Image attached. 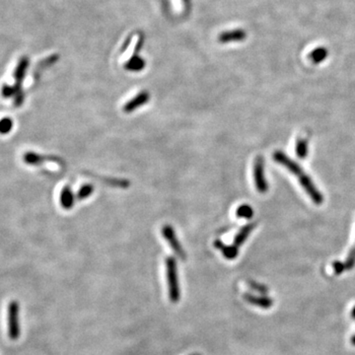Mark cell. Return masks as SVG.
<instances>
[{
  "label": "cell",
  "mask_w": 355,
  "mask_h": 355,
  "mask_svg": "<svg viewBox=\"0 0 355 355\" xmlns=\"http://www.w3.org/2000/svg\"><path fill=\"white\" fill-rule=\"evenodd\" d=\"M149 100H150V94L147 91H141L135 97H133L125 104V106L123 107V111L127 113H131L135 110H137L138 108L147 104Z\"/></svg>",
  "instance_id": "obj_7"
},
{
  "label": "cell",
  "mask_w": 355,
  "mask_h": 355,
  "mask_svg": "<svg viewBox=\"0 0 355 355\" xmlns=\"http://www.w3.org/2000/svg\"><path fill=\"white\" fill-rule=\"evenodd\" d=\"M250 285H251V287H252V288H254L255 290H257V291H259V292H262V293H266V288H265L264 286L261 285V284H258V283H255V282H253V283H251Z\"/></svg>",
  "instance_id": "obj_24"
},
{
  "label": "cell",
  "mask_w": 355,
  "mask_h": 355,
  "mask_svg": "<svg viewBox=\"0 0 355 355\" xmlns=\"http://www.w3.org/2000/svg\"><path fill=\"white\" fill-rule=\"evenodd\" d=\"M308 141L306 139L300 138L296 143V154L301 159H305L308 155Z\"/></svg>",
  "instance_id": "obj_17"
},
{
  "label": "cell",
  "mask_w": 355,
  "mask_h": 355,
  "mask_svg": "<svg viewBox=\"0 0 355 355\" xmlns=\"http://www.w3.org/2000/svg\"><path fill=\"white\" fill-rule=\"evenodd\" d=\"M345 269L350 270L353 268V266L355 265V248H353L350 253L348 254L347 258H346V262H345Z\"/></svg>",
  "instance_id": "obj_21"
},
{
  "label": "cell",
  "mask_w": 355,
  "mask_h": 355,
  "mask_svg": "<svg viewBox=\"0 0 355 355\" xmlns=\"http://www.w3.org/2000/svg\"><path fill=\"white\" fill-rule=\"evenodd\" d=\"M94 191V187L90 184H86V185H83L80 189L78 190L77 194H76V197L79 200V201H83V200H86L88 199V197L93 193Z\"/></svg>",
  "instance_id": "obj_18"
},
{
  "label": "cell",
  "mask_w": 355,
  "mask_h": 355,
  "mask_svg": "<svg viewBox=\"0 0 355 355\" xmlns=\"http://www.w3.org/2000/svg\"><path fill=\"white\" fill-rule=\"evenodd\" d=\"M22 90L21 88V85L19 84H16L13 85V86H8V85H4L2 90H1V93H2V96L4 98H14L16 96V94L18 92H20Z\"/></svg>",
  "instance_id": "obj_19"
},
{
  "label": "cell",
  "mask_w": 355,
  "mask_h": 355,
  "mask_svg": "<svg viewBox=\"0 0 355 355\" xmlns=\"http://www.w3.org/2000/svg\"><path fill=\"white\" fill-rule=\"evenodd\" d=\"M351 316H352V318H353V319H355V307L353 308V310H352V312H351Z\"/></svg>",
  "instance_id": "obj_25"
},
{
  "label": "cell",
  "mask_w": 355,
  "mask_h": 355,
  "mask_svg": "<svg viewBox=\"0 0 355 355\" xmlns=\"http://www.w3.org/2000/svg\"><path fill=\"white\" fill-rule=\"evenodd\" d=\"M247 37V33L242 29H235L225 31L218 36V42L221 44L243 42Z\"/></svg>",
  "instance_id": "obj_6"
},
{
  "label": "cell",
  "mask_w": 355,
  "mask_h": 355,
  "mask_svg": "<svg viewBox=\"0 0 355 355\" xmlns=\"http://www.w3.org/2000/svg\"><path fill=\"white\" fill-rule=\"evenodd\" d=\"M24 100H25V95H24V92L23 90H21L20 92H18L16 94V96L14 97V105L16 107H20L23 103H24Z\"/></svg>",
  "instance_id": "obj_22"
},
{
  "label": "cell",
  "mask_w": 355,
  "mask_h": 355,
  "mask_svg": "<svg viewBox=\"0 0 355 355\" xmlns=\"http://www.w3.org/2000/svg\"><path fill=\"white\" fill-rule=\"evenodd\" d=\"M273 159L275 162L280 163L283 167H285L288 171H290L299 181L304 190L307 192V194L310 196V199L316 204V205H322L324 202V196L316 187L311 180V178L304 172V170L301 168L299 164H297L295 161H293L291 158H289L285 153L282 151H276L273 154Z\"/></svg>",
  "instance_id": "obj_1"
},
{
  "label": "cell",
  "mask_w": 355,
  "mask_h": 355,
  "mask_svg": "<svg viewBox=\"0 0 355 355\" xmlns=\"http://www.w3.org/2000/svg\"><path fill=\"white\" fill-rule=\"evenodd\" d=\"M334 269H335V272L336 274H340L343 272V270L345 269V264L340 262H334Z\"/></svg>",
  "instance_id": "obj_23"
},
{
  "label": "cell",
  "mask_w": 355,
  "mask_h": 355,
  "mask_svg": "<svg viewBox=\"0 0 355 355\" xmlns=\"http://www.w3.org/2000/svg\"><path fill=\"white\" fill-rule=\"evenodd\" d=\"M328 55H329L328 50L324 47H320V48H317L314 51H312L311 54L309 55V57L313 63L318 64V63H321L322 61L326 60V58L328 57Z\"/></svg>",
  "instance_id": "obj_15"
},
{
  "label": "cell",
  "mask_w": 355,
  "mask_h": 355,
  "mask_svg": "<svg viewBox=\"0 0 355 355\" xmlns=\"http://www.w3.org/2000/svg\"><path fill=\"white\" fill-rule=\"evenodd\" d=\"M145 67V60L138 56H132V57L126 63L125 68L131 72H139Z\"/></svg>",
  "instance_id": "obj_14"
},
{
  "label": "cell",
  "mask_w": 355,
  "mask_h": 355,
  "mask_svg": "<svg viewBox=\"0 0 355 355\" xmlns=\"http://www.w3.org/2000/svg\"><path fill=\"white\" fill-rule=\"evenodd\" d=\"M351 343H352L353 345H355V336H352V338H351Z\"/></svg>",
  "instance_id": "obj_26"
},
{
  "label": "cell",
  "mask_w": 355,
  "mask_h": 355,
  "mask_svg": "<svg viewBox=\"0 0 355 355\" xmlns=\"http://www.w3.org/2000/svg\"><path fill=\"white\" fill-rule=\"evenodd\" d=\"M8 335L11 339H17L20 336L19 305L16 301L8 306Z\"/></svg>",
  "instance_id": "obj_3"
},
{
  "label": "cell",
  "mask_w": 355,
  "mask_h": 355,
  "mask_svg": "<svg viewBox=\"0 0 355 355\" xmlns=\"http://www.w3.org/2000/svg\"><path fill=\"white\" fill-rule=\"evenodd\" d=\"M354 248H355V247H354Z\"/></svg>",
  "instance_id": "obj_27"
},
{
  "label": "cell",
  "mask_w": 355,
  "mask_h": 355,
  "mask_svg": "<svg viewBox=\"0 0 355 355\" xmlns=\"http://www.w3.org/2000/svg\"><path fill=\"white\" fill-rule=\"evenodd\" d=\"M245 300L250 303L253 304L255 306L263 308V309H268L272 306V300L270 298L267 297H262V296H255L252 294H245L244 295Z\"/></svg>",
  "instance_id": "obj_10"
},
{
  "label": "cell",
  "mask_w": 355,
  "mask_h": 355,
  "mask_svg": "<svg viewBox=\"0 0 355 355\" xmlns=\"http://www.w3.org/2000/svg\"><path fill=\"white\" fill-rule=\"evenodd\" d=\"M162 235L164 239L169 243L172 250L175 252V254L181 259H186V253L177 238L174 228L171 225H164L162 227Z\"/></svg>",
  "instance_id": "obj_5"
},
{
  "label": "cell",
  "mask_w": 355,
  "mask_h": 355,
  "mask_svg": "<svg viewBox=\"0 0 355 355\" xmlns=\"http://www.w3.org/2000/svg\"><path fill=\"white\" fill-rule=\"evenodd\" d=\"M23 159H24V161H25L26 164H28V165H34V166L38 165V164H42L45 161H51V160L56 161L55 159H51L50 157L43 156V155H38V154H37L35 152H27L24 155Z\"/></svg>",
  "instance_id": "obj_12"
},
{
  "label": "cell",
  "mask_w": 355,
  "mask_h": 355,
  "mask_svg": "<svg viewBox=\"0 0 355 355\" xmlns=\"http://www.w3.org/2000/svg\"><path fill=\"white\" fill-rule=\"evenodd\" d=\"M255 228V224H248L246 226H244L239 232L238 234L236 235L235 239H234V242H233V245L237 248L241 247L244 242H246V240L248 239L249 235L251 234V232L254 230Z\"/></svg>",
  "instance_id": "obj_11"
},
{
  "label": "cell",
  "mask_w": 355,
  "mask_h": 355,
  "mask_svg": "<svg viewBox=\"0 0 355 355\" xmlns=\"http://www.w3.org/2000/svg\"><path fill=\"white\" fill-rule=\"evenodd\" d=\"M59 202H60V206L64 209L68 210L73 207L74 202H75V195L69 186H65L61 189Z\"/></svg>",
  "instance_id": "obj_8"
},
{
  "label": "cell",
  "mask_w": 355,
  "mask_h": 355,
  "mask_svg": "<svg viewBox=\"0 0 355 355\" xmlns=\"http://www.w3.org/2000/svg\"><path fill=\"white\" fill-rule=\"evenodd\" d=\"M28 66H29V59L27 57H23L19 61V63L15 69V72H14V78H15L16 84L21 85V83L24 81Z\"/></svg>",
  "instance_id": "obj_13"
},
{
  "label": "cell",
  "mask_w": 355,
  "mask_h": 355,
  "mask_svg": "<svg viewBox=\"0 0 355 355\" xmlns=\"http://www.w3.org/2000/svg\"><path fill=\"white\" fill-rule=\"evenodd\" d=\"M166 267H167L169 297L172 303H177L180 300V287H179L176 260L174 258H168L166 260Z\"/></svg>",
  "instance_id": "obj_2"
},
{
  "label": "cell",
  "mask_w": 355,
  "mask_h": 355,
  "mask_svg": "<svg viewBox=\"0 0 355 355\" xmlns=\"http://www.w3.org/2000/svg\"><path fill=\"white\" fill-rule=\"evenodd\" d=\"M12 129L13 121L10 117H3L2 120H0V133L7 134L12 131Z\"/></svg>",
  "instance_id": "obj_20"
},
{
  "label": "cell",
  "mask_w": 355,
  "mask_h": 355,
  "mask_svg": "<svg viewBox=\"0 0 355 355\" xmlns=\"http://www.w3.org/2000/svg\"><path fill=\"white\" fill-rule=\"evenodd\" d=\"M236 215L240 218L251 219L254 216V209L249 205H242L237 208Z\"/></svg>",
  "instance_id": "obj_16"
},
{
  "label": "cell",
  "mask_w": 355,
  "mask_h": 355,
  "mask_svg": "<svg viewBox=\"0 0 355 355\" xmlns=\"http://www.w3.org/2000/svg\"><path fill=\"white\" fill-rule=\"evenodd\" d=\"M254 179L259 192L264 193L268 189V185L264 176V161L262 156H258L254 162Z\"/></svg>",
  "instance_id": "obj_4"
},
{
  "label": "cell",
  "mask_w": 355,
  "mask_h": 355,
  "mask_svg": "<svg viewBox=\"0 0 355 355\" xmlns=\"http://www.w3.org/2000/svg\"><path fill=\"white\" fill-rule=\"evenodd\" d=\"M214 247L216 249H218L222 255L228 259V260H234L235 258L238 257V252H239V248L235 247L234 245L232 246H227L225 245L223 242H221L220 240H216L214 242Z\"/></svg>",
  "instance_id": "obj_9"
}]
</instances>
